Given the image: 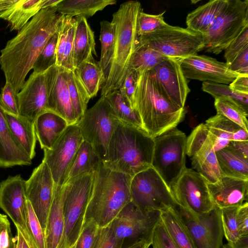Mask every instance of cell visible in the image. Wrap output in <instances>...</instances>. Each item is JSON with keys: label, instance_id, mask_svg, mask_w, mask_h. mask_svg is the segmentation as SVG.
<instances>
[{"label": "cell", "instance_id": "29", "mask_svg": "<svg viewBox=\"0 0 248 248\" xmlns=\"http://www.w3.org/2000/svg\"><path fill=\"white\" fill-rule=\"evenodd\" d=\"M6 123L12 134L29 157L32 159L35 155L36 137L34 123L19 115L4 112Z\"/></svg>", "mask_w": 248, "mask_h": 248}, {"label": "cell", "instance_id": "48", "mask_svg": "<svg viewBox=\"0 0 248 248\" xmlns=\"http://www.w3.org/2000/svg\"><path fill=\"white\" fill-rule=\"evenodd\" d=\"M100 227L92 220L84 222L80 233L73 248H93Z\"/></svg>", "mask_w": 248, "mask_h": 248}, {"label": "cell", "instance_id": "8", "mask_svg": "<svg viewBox=\"0 0 248 248\" xmlns=\"http://www.w3.org/2000/svg\"><path fill=\"white\" fill-rule=\"evenodd\" d=\"M154 140L152 166L170 189L186 168V136L175 127Z\"/></svg>", "mask_w": 248, "mask_h": 248}, {"label": "cell", "instance_id": "56", "mask_svg": "<svg viewBox=\"0 0 248 248\" xmlns=\"http://www.w3.org/2000/svg\"><path fill=\"white\" fill-rule=\"evenodd\" d=\"M229 69L241 75H248V46L246 47L229 65Z\"/></svg>", "mask_w": 248, "mask_h": 248}, {"label": "cell", "instance_id": "44", "mask_svg": "<svg viewBox=\"0 0 248 248\" xmlns=\"http://www.w3.org/2000/svg\"><path fill=\"white\" fill-rule=\"evenodd\" d=\"M238 207L220 209L224 236L229 242H235L241 237L236 217Z\"/></svg>", "mask_w": 248, "mask_h": 248}, {"label": "cell", "instance_id": "45", "mask_svg": "<svg viewBox=\"0 0 248 248\" xmlns=\"http://www.w3.org/2000/svg\"><path fill=\"white\" fill-rule=\"evenodd\" d=\"M164 12L158 15H150L142 12L139 13L138 19L137 30L139 36L151 33L167 26L164 20Z\"/></svg>", "mask_w": 248, "mask_h": 248}, {"label": "cell", "instance_id": "23", "mask_svg": "<svg viewBox=\"0 0 248 248\" xmlns=\"http://www.w3.org/2000/svg\"><path fill=\"white\" fill-rule=\"evenodd\" d=\"M31 164L32 159L11 132L4 111L0 107V167L7 168Z\"/></svg>", "mask_w": 248, "mask_h": 248}, {"label": "cell", "instance_id": "1", "mask_svg": "<svg viewBox=\"0 0 248 248\" xmlns=\"http://www.w3.org/2000/svg\"><path fill=\"white\" fill-rule=\"evenodd\" d=\"M64 16L55 7L42 9L0 50V68L6 82L16 94L46 44L58 30Z\"/></svg>", "mask_w": 248, "mask_h": 248}, {"label": "cell", "instance_id": "28", "mask_svg": "<svg viewBox=\"0 0 248 248\" xmlns=\"http://www.w3.org/2000/svg\"><path fill=\"white\" fill-rule=\"evenodd\" d=\"M46 8V0H16L0 14V18L9 22L11 31H19L40 10Z\"/></svg>", "mask_w": 248, "mask_h": 248}, {"label": "cell", "instance_id": "7", "mask_svg": "<svg viewBox=\"0 0 248 248\" xmlns=\"http://www.w3.org/2000/svg\"><path fill=\"white\" fill-rule=\"evenodd\" d=\"M248 26V0H228L219 15L202 35L203 48L218 54Z\"/></svg>", "mask_w": 248, "mask_h": 248}, {"label": "cell", "instance_id": "36", "mask_svg": "<svg viewBox=\"0 0 248 248\" xmlns=\"http://www.w3.org/2000/svg\"><path fill=\"white\" fill-rule=\"evenodd\" d=\"M205 124L213 139L215 152L226 147L232 141L233 133L240 127L218 114L209 118Z\"/></svg>", "mask_w": 248, "mask_h": 248}, {"label": "cell", "instance_id": "46", "mask_svg": "<svg viewBox=\"0 0 248 248\" xmlns=\"http://www.w3.org/2000/svg\"><path fill=\"white\" fill-rule=\"evenodd\" d=\"M212 138L205 124H201L193 129L186 137V155L189 157L198 153Z\"/></svg>", "mask_w": 248, "mask_h": 248}, {"label": "cell", "instance_id": "20", "mask_svg": "<svg viewBox=\"0 0 248 248\" xmlns=\"http://www.w3.org/2000/svg\"><path fill=\"white\" fill-rule=\"evenodd\" d=\"M27 207L25 180L21 175L9 176L2 181L0 183V208L16 227L29 233L27 227Z\"/></svg>", "mask_w": 248, "mask_h": 248}, {"label": "cell", "instance_id": "22", "mask_svg": "<svg viewBox=\"0 0 248 248\" xmlns=\"http://www.w3.org/2000/svg\"><path fill=\"white\" fill-rule=\"evenodd\" d=\"M208 187L215 206L219 209L248 202V180L222 175L217 182L208 183Z\"/></svg>", "mask_w": 248, "mask_h": 248}, {"label": "cell", "instance_id": "31", "mask_svg": "<svg viewBox=\"0 0 248 248\" xmlns=\"http://www.w3.org/2000/svg\"><path fill=\"white\" fill-rule=\"evenodd\" d=\"M228 0H213L198 7L186 18L187 28L203 34L226 5Z\"/></svg>", "mask_w": 248, "mask_h": 248}, {"label": "cell", "instance_id": "59", "mask_svg": "<svg viewBox=\"0 0 248 248\" xmlns=\"http://www.w3.org/2000/svg\"><path fill=\"white\" fill-rule=\"evenodd\" d=\"M229 86L235 92L248 93V75H240Z\"/></svg>", "mask_w": 248, "mask_h": 248}, {"label": "cell", "instance_id": "54", "mask_svg": "<svg viewBox=\"0 0 248 248\" xmlns=\"http://www.w3.org/2000/svg\"><path fill=\"white\" fill-rule=\"evenodd\" d=\"M0 248H16V240L11 231L7 216L0 214Z\"/></svg>", "mask_w": 248, "mask_h": 248}, {"label": "cell", "instance_id": "41", "mask_svg": "<svg viewBox=\"0 0 248 248\" xmlns=\"http://www.w3.org/2000/svg\"><path fill=\"white\" fill-rule=\"evenodd\" d=\"M202 89L215 99L225 98L232 100L248 113V93L235 92L227 84L209 81L202 82Z\"/></svg>", "mask_w": 248, "mask_h": 248}, {"label": "cell", "instance_id": "21", "mask_svg": "<svg viewBox=\"0 0 248 248\" xmlns=\"http://www.w3.org/2000/svg\"><path fill=\"white\" fill-rule=\"evenodd\" d=\"M19 115L34 123L47 110V91L45 73L32 72L16 94Z\"/></svg>", "mask_w": 248, "mask_h": 248}, {"label": "cell", "instance_id": "5", "mask_svg": "<svg viewBox=\"0 0 248 248\" xmlns=\"http://www.w3.org/2000/svg\"><path fill=\"white\" fill-rule=\"evenodd\" d=\"M131 178L105 167L102 162L95 171L84 221L92 220L100 228L110 224L122 209L131 202L129 189Z\"/></svg>", "mask_w": 248, "mask_h": 248}, {"label": "cell", "instance_id": "9", "mask_svg": "<svg viewBox=\"0 0 248 248\" xmlns=\"http://www.w3.org/2000/svg\"><path fill=\"white\" fill-rule=\"evenodd\" d=\"M138 41L166 58L178 60L197 54L203 48L201 33L169 24L149 34L138 36Z\"/></svg>", "mask_w": 248, "mask_h": 248}, {"label": "cell", "instance_id": "64", "mask_svg": "<svg viewBox=\"0 0 248 248\" xmlns=\"http://www.w3.org/2000/svg\"><path fill=\"white\" fill-rule=\"evenodd\" d=\"M73 248V247L72 248Z\"/></svg>", "mask_w": 248, "mask_h": 248}, {"label": "cell", "instance_id": "52", "mask_svg": "<svg viewBox=\"0 0 248 248\" xmlns=\"http://www.w3.org/2000/svg\"><path fill=\"white\" fill-rule=\"evenodd\" d=\"M93 248H122L117 240L110 224L100 228Z\"/></svg>", "mask_w": 248, "mask_h": 248}, {"label": "cell", "instance_id": "35", "mask_svg": "<svg viewBox=\"0 0 248 248\" xmlns=\"http://www.w3.org/2000/svg\"><path fill=\"white\" fill-rule=\"evenodd\" d=\"M90 99L95 96L105 80V74L98 62L85 61L73 70Z\"/></svg>", "mask_w": 248, "mask_h": 248}, {"label": "cell", "instance_id": "47", "mask_svg": "<svg viewBox=\"0 0 248 248\" xmlns=\"http://www.w3.org/2000/svg\"><path fill=\"white\" fill-rule=\"evenodd\" d=\"M27 227L37 248H46V236L41 224L31 205L27 201Z\"/></svg>", "mask_w": 248, "mask_h": 248}, {"label": "cell", "instance_id": "13", "mask_svg": "<svg viewBox=\"0 0 248 248\" xmlns=\"http://www.w3.org/2000/svg\"><path fill=\"white\" fill-rule=\"evenodd\" d=\"M208 183L196 171L186 168L170 188L176 206L199 214L211 211L215 206Z\"/></svg>", "mask_w": 248, "mask_h": 248}, {"label": "cell", "instance_id": "25", "mask_svg": "<svg viewBox=\"0 0 248 248\" xmlns=\"http://www.w3.org/2000/svg\"><path fill=\"white\" fill-rule=\"evenodd\" d=\"M68 125L64 118L52 111L46 110L39 115L34 126L41 149H50Z\"/></svg>", "mask_w": 248, "mask_h": 248}, {"label": "cell", "instance_id": "16", "mask_svg": "<svg viewBox=\"0 0 248 248\" xmlns=\"http://www.w3.org/2000/svg\"><path fill=\"white\" fill-rule=\"evenodd\" d=\"M55 183L47 164L42 162L25 181V194L44 232L52 203Z\"/></svg>", "mask_w": 248, "mask_h": 248}, {"label": "cell", "instance_id": "51", "mask_svg": "<svg viewBox=\"0 0 248 248\" xmlns=\"http://www.w3.org/2000/svg\"><path fill=\"white\" fill-rule=\"evenodd\" d=\"M75 26V18L74 17H72L69 24L63 60L61 66V67L67 71H73L74 70L73 61V52Z\"/></svg>", "mask_w": 248, "mask_h": 248}, {"label": "cell", "instance_id": "42", "mask_svg": "<svg viewBox=\"0 0 248 248\" xmlns=\"http://www.w3.org/2000/svg\"><path fill=\"white\" fill-rule=\"evenodd\" d=\"M217 114L222 115L248 131V113L232 100L225 98L215 99Z\"/></svg>", "mask_w": 248, "mask_h": 248}, {"label": "cell", "instance_id": "26", "mask_svg": "<svg viewBox=\"0 0 248 248\" xmlns=\"http://www.w3.org/2000/svg\"><path fill=\"white\" fill-rule=\"evenodd\" d=\"M160 212L161 222L176 248H197L176 206L169 207Z\"/></svg>", "mask_w": 248, "mask_h": 248}, {"label": "cell", "instance_id": "12", "mask_svg": "<svg viewBox=\"0 0 248 248\" xmlns=\"http://www.w3.org/2000/svg\"><path fill=\"white\" fill-rule=\"evenodd\" d=\"M131 202L141 209L162 211L176 204L170 189L152 166L132 177Z\"/></svg>", "mask_w": 248, "mask_h": 248}, {"label": "cell", "instance_id": "34", "mask_svg": "<svg viewBox=\"0 0 248 248\" xmlns=\"http://www.w3.org/2000/svg\"><path fill=\"white\" fill-rule=\"evenodd\" d=\"M216 154L223 175L248 180V159L227 147Z\"/></svg>", "mask_w": 248, "mask_h": 248}, {"label": "cell", "instance_id": "50", "mask_svg": "<svg viewBox=\"0 0 248 248\" xmlns=\"http://www.w3.org/2000/svg\"><path fill=\"white\" fill-rule=\"evenodd\" d=\"M248 46V26L224 49V58L229 65L235 58Z\"/></svg>", "mask_w": 248, "mask_h": 248}, {"label": "cell", "instance_id": "32", "mask_svg": "<svg viewBox=\"0 0 248 248\" xmlns=\"http://www.w3.org/2000/svg\"><path fill=\"white\" fill-rule=\"evenodd\" d=\"M116 2V0H61L54 7L62 15L87 18Z\"/></svg>", "mask_w": 248, "mask_h": 248}, {"label": "cell", "instance_id": "27", "mask_svg": "<svg viewBox=\"0 0 248 248\" xmlns=\"http://www.w3.org/2000/svg\"><path fill=\"white\" fill-rule=\"evenodd\" d=\"M75 18V31L73 52L74 69L81 63L93 60L96 56L94 32L87 18L83 16Z\"/></svg>", "mask_w": 248, "mask_h": 248}, {"label": "cell", "instance_id": "18", "mask_svg": "<svg viewBox=\"0 0 248 248\" xmlns=\"http://www.w3.org/2000/svg\"><path fill=\"white\" fill-rule=\"evenodd\" d=\"M187 79L229 84L240 75L231 71L226 62L197 54L178 60Z\"/></svg>", "mask_w": 248, "mask_h": 248}, {"label": "cell", "instance_id": "39", "mask_svg": "<svg viewBox=\"0 0 248 248\" xmlns=\"http://www.w3.org/2000/svg\"><path fill=\"white\" fill-rule=\"evenodd\" d=\"M155 50L137 41L133 54L131 69L139 74L152 69L167 59Z\"/></svg>", "mask_w": 248, "mask_h": 248}, {"label": "cell", "instance_id": "55", "mask_svg": "<svg viewBox=\"0 0 248 248\" xmlns=\"http://www.w3.org/2000/svg\"><path fill=\"white\" fill-rule=\"evenodd\" d=\"M151 245L153 248H176L161 220L155 230Z\"/></svg>", "mask_w": 248, "mask_h": 248}, {"label": "cell", "instance_id": "33", "mask_svg": "<svg viewBox=\"0 0 248 248\" xmlns=\"http://www.w3.org/2000/svg\"><path fill=\"white\" fill-rule=\"evenodd\" d=\"M101 163L102 160L92 145L83 140L68 169L64 184L69 180L83 173L95 172Z\"/></svg>", "mask_w": 248, "mask_h": 248}, {"label": "cell", "instance_id": "10", "mask_svg": "<svg viewBox=\"0 0 248 248\" xmlns=\"http://www.w3.org/2000/svg\"><path fill=\"white\" fill-rule=\"evenodd\" d=\"M160 211L141 209L133 202L127 204L110 224L122 248L140 241L152 242L160 221Z\"/></svg>", "mask_w": 248, "mask_h": 248}, {"label": "cell", "instance_id": "6", "mask_svg": "<svg viewBox=\"0 0 248 248\" xmlns=\"http://www.w3.org/2000/svg\"><path fill=\"white\" fill-rule=\"evenodd\" d=\"M95 172H88L67 181L63 203L64 232L61 248H71L81 231L92 194Z\"/></svg>", "mask_w": 248, "mask_h": 248}, {"label": "cell", "instance_id": "62", "mask_svg": "<svg viewBox=\"0 0 248 248\" xmlns=\"http://www.w3.org/2000/svg\"><path fill=\"white\" fill-rule=\"evenodd\" d=\"M151 244V242L140 241L125 248H149Z\"/></svg>", "mask_w": 248, "mask_h": 248}, {"label": "cell", "instance_id": "19", "mask_svg": "<svg viewBox=\"0 0 248 248\" xmlns=\"http://www.w3.org/2000/svg\"><path fill=\"white\" fill-rule=\"evenodd\" d=\"M47 110L63 118L68 125L77 124L67 84V70L54 65L45 72Z\"/></svg>", "mask_w": 248, "mask_h": 248}, {"label": "cell", "instance_id": "57", "mask_svg": "<svg viewBox=\"0 0 248 248\" xmlns=\"http://www.w3.org/2000/svg\"><path fill=\"white\" fill-rule=\"evenodd\" d=\"M239 231L241 236L248 235V202L239 206L236 213Z\"/></svg>", "mask_w": 248, "mask_h": 248}, {"label": "cell", "instance_id": "11", "mask_svg": "<svg viewBox=\"0 0 248 248\" xmlns=\"http://www.w3.org/2000/svg\"><path fill=\"white\" fill-rule=\"evenodd\" d=\"M119 122L105 97H101L77 123L83 140L90 144L101 160Z\"/></svg>", "mask_w": 248, "mask_h": 248}, {"label": "cell", "instance_id": "58", "mask_svg": "<svg viewBox=\"0 0 248 248\" xmlns=\"http://www.w3.org/2000/svg\"><path fill=\"white\" fill-rule=\"evenodd\" d=\"M17 234L16 248H37L30 234L25 232L18 227H16Z\"/></svg>", "mask_w": 248, "mask_h": 248}, {"label": "cell", "instance_id": "3", "mask_svg": "<svg viewBox=\"0 0 248 248\" xmlns=\"http://www.w3.org/2000/svg\"><path fill=\"white\" fill-rule=\"evenodd\" d=\"M142 10L138 1L131 0L122 3L112 15L115 25L114 50L110 63L101 87V97H105L119 90L128 71L137 45V19Z\"/></svg>", "mask_w": 248, "mask_h": 248}, {"label": "cell", "instance_id": "14", "mask_svg": "<svg viewBox=\"0 0 248 248\" xmlns=\"http://www.w3.org/2000/svg\"><path fill=\"white\" fill-rule=\"evenodd\" d=\"M83 140L75 124L68 125L50 149H44L43 161L48 166L55 184L63 185L68 169Z\"/></svg>", "mask_w": 248, "mask_h": 248}, {"label": "cell", "instance_id": "30", "mask_svg": "<svg viewBox=\"0 0 248 248\" xmlns=\"http://www.w3.org/2000/svg\"><path fill=\"white\" fill-rule=\"evenodd\" d=\"M214 143L212 136L202 148L191 157L193 170L209 183L217 182L223 175L214 149Z\"/></svg>", "mask_w": 248, "mask_h": 248}, {"label": "cell", "instance_id": "40", "mask_svg": "<svg viewBox=\"0 0 248 248\" xmlns=\"http://www.w3.org/2000/svg\"><path fill=\"white\" fill-rule=\"evenodd\" d=\"M115 25L113 22L103 20L100 22L99 40L101 45V57L98 63L105 77L109 67L112 56L115 38Z\"/></svg>", "mask_w": 248, "mask_h": 248}, {"label": "cell", "instance_id": "60", "mask_svg": "<svg viewBox=\"0 0 248 248\" xmlns=\"http://www.w3.org/2000/svg\"><path fill=\"white\" fill-rule=\"evenodd\" d=\"M227 147L248 159V141H231Z\"/></svg>", "mask_w": 248, "mask_h": 248}, {"label": "cell", "instance_id": "15", "mask_svg": "<svg viewBox=\"0 0 248 248\" xmlns=\"http://www.w3.org/2000/svg\"><path fill=\"white\" fill-rule=\"evenodd\" d=\"M197 248H221L224 236L220 209L199 214L176 206Z\"/></svg>", "mask_w": 248, "mask_h": 248}, {"label": "cell", "instance_id": "4", "mask_svg": "<svg viewBox=\"0 0 248 248\" xmlns=\"http://www.w3.org/2000/svg\"><path fill=\"white\" fill-rule=\"evenodd\" d=\"M134 108L139 114L142 130L152 138L176 127L185 114L184 108L164 95L148 71L139 75Z\"/></svg>", "mask_w": 248, "mask_h": 248}, {"label": "cell", "instance_id": "38", "mask_svg": "<svg viewBox=\"0 0 248 248\" xmlns=\"http://www.w3.org/2000/svg\"><path fill=\"white\" fill-rule=\"evenodd\" d=\"M67 84L77 123L87 110V104L90 98L74 71H67Z\"/></svg>", "mask_w": 248, "mask_h": 248}, {"label": "cell", "instance_id": "2", "mask_svg": "<svg viewBox=\"0 0 248 248\" xmlns=\"http://www.w3.org/2000/svg\"><path fill=\"white\" fill-rule=\"evenodd\" d=\"M155 142L142 129L119 121L109 141L103 165L133 177L152 166Z\"/></svg>", "mask_w": 248, "mask_h": 248}, {"label": "cell", "instance_id": "61", "mask_svg": "<svg viewBox=\"0 0 248 248\" xmlns=\"http://www.w3.org/2000/svg\"><path fill=\"white\" fill-rule=\"evenodd\" d=\"M232 141H248V131L241 127H239L233 133Z\"/></svg>", "mask_w": 248, "mask_h": 248}, {"label": "cell", "instance_id": "49", "mask_svg": "<svg viewBox=\"0 0 248 248\" xmlns=\"http://www.w3.org/2000/svg\"><path fill=\"white\" fill-rule=\"evenodd\" d=\"M16 94L11 85L6 82L0 93V107L4 112L19 115Z\"/></svg>", "mask_w": 248, "mask_h": 248}, {"label": "cell", "instance_id": "53", "mask_svg": "<svg viewBox=\"0 0 248 248\" xmlns=\"http://www.w3.org/2000/svg\"><path fill=\"white\" fill-rule=\"evenodd\" d=\"M139 75L136 71L130 69L118 90L130 102L133 108H134V96Z\"/></svg>", "mask_w": 248, "mask_h": 248}, {"label": "cell", "instance_id": "17", "mask_svg": "<svg viewBox=\"0 0 248 248\" xmlns=\"http://www.w3.org/2000/svg\"><path fill=\"white\" fill-rule=\"evenodd\" d=\"M148 71L164 95L175 106L184 108L190 90L179 61L167 58Z\"/></svg>", "mask_w": 248, "mask_h": 248}, {"label": "cell", "instance_id": "24", "mask_svg": "<svg viewBox=\"0 0 248 248\" xmlns=\"http://www.w3.org/2000/svg\"><path fill=\"white\" fill-rule=\"evenodd\" d=\"M64 196L63 185L55 184L45 232L46 248H61L64 232Z\"/></svg>", "mask_w": 248, "mask_h": 248}, {"label": "cell", "instance_id": "37", "mask_svg": "<svg viewBox=\"0 0 248 248\" xmlns=\"http://www.w3.org/2000/svg\"><path fill=\"white\" fill-rule=\"evenodd\" d=\"M105 97L119 121L126 125L142 129L139 113L118 90L112 92Z\"/></svg>", "mask_w": 248, "mask_h": 248}, {"label": "cell", "instance_id": "63", "mask_svg": "<svg viewBox=\"0 0 248 248\" xmlns=\"http://www.w3.org/2000/svg\"><path fill=\"white\" fill-rule=\"evenodd\" d=\"M16 0H0V14L10 7Z\"/></svg>", "mask_w": 248, "mask_h": 248}, {"label": "cell", "instance_id": "43", "mask_svg": "<svg viewBox=\"0 0 248 248\" xmlns=\"http://www.w3.org/2000/svg\"><path fill=\"white\" fill-rule=\"evenodd\" d=\"M60 27L49 38L39 53L32 68L33 73L36 74L45 73L51 67L56 65V47Z\"/></svg>", "mask_w": 248, "mask_h": 248}]
</instances>
